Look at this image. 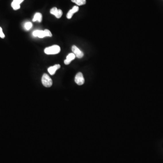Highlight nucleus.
Wrapping results in <instances>:
<instances>
[{"instance_id": "16", "label": "nucleus", "mask_w": 163, "mask_h": 163, "mask_svg": "<svg viewBox=\"0 0 163 163\" xmlns=\"http://www.w3.org/2000/svg\"><path fill=\"white\" fill-rule=\"evenodd\" d=\"M24 1V0H13V1L20 4Z\"/></svg>"}, {"instance_id": "4", "label": "nucleus", "mask_w": 163, "mask_h": 163, "mask_svg": "<svg viewBox=\"0 0 163 163\" xmlns=\"http://www.w3.org/2000/svg\"><path fill=\"white\" fill-rule=\"evenodd\" d=\"M50 12L51 14L55 15L57 18H60L62 16V11L60 9H58L56 7L52 8L50 11Z\"/></svg>"}, {"instance_id": "12", "label": "nucleus", "mask_w": 163, "mask_h": 163, "mask_svg": "<svg viewBox=\"0 0 163 163\" xmlns=\"http://www.w3.org/2000/svg\"><path fill=\"white\" fill-rule=\"evenodd\" d=\"M11 7L14 10H18L20 8V4L13 1L11 3Z\"/></svg>"}, {"instance_id": "14", "label": "nucleus", "mask_w": 163, "mask_h": 163, "mask_svg": "<svg viewBox=\"0 0 163 163\" xmlns=\"http://www.w3.org/2000/svg\"><path fill=\"white\" fill-rule=\"evenodd\" d=\"M44 33H45V36H52V34L48 30H44Z\"/></svg>"}, {"instance_id": "15", "label": "nucleus", "mask_w": 163, "mask_h": 163, "mask_svg": "<svg viewBox=\"0 0 163 163\" xmlns=\"http://www.w3.org/2000/svg\"><path fill=\"white\" fill-rule=\"evenodd\" d=\"M5 36L4 34L3 33V31H2V29L1 27H0V37L2 39H3L4 38Z\"/></svg>"}, {"instance_id": "2", "label": "nucleus", "mask_w": 163, "mask_h": 163, "mask_svg": "<svg viewBox=\"0 0 163 163\" xmlns=\"http://www.w3.org/2000/svg\"><path fill=\"white\" fill-rule=\"evenodd\" d=\"M41 81L43 85L46 88L51 87L53 84V81L51 78L46 73L43 74Z\"/></svg>"}, {"instance_id": "10", "label": "nucleus", "mask_w": 163, "mask_h": 163, "mask_svg": "<svg viewBox=\"0 0 163 163\" xmlns=\"http://www.w3.org/2000/svg\"><path fill=\"white\" fill-rule=\"evenodd\" d=\"M42 14L40 13H36L34 16L33 19V21L34 22H36V21H38L39 22H41L42 21Z\"/></svg>"}, {"instance_id": "1", "label": "nucleus", "mask_w": 163, "mask_h": 163, "mask_svg": "<svg viewBox=\"0 0 163 163\" xmlns=\"http://www.w3.org/2000/svg\"><path fill=\"white\" fill-rule=\"evenodd\" d=\"M60 50L61 49L59 45H54L46 48L44 49V53L47 55H56L60 52Z\"/></svg>"}, {"instance_id": "5", "label": "nucleus", "mask_w": 163, "mask_h": 163, "mask_svg": "<svg viewBox=\"0 0 163 163\" xmlns=\"http://www.w3.org/2000/svg\"><path fill=\"white\" fill-rule=\"evenodd\" d=\"M72 51L75 55L76 57L77 58H82L84 56V54L83 52L81 51L75 45H73L72 47Z\"/></svg>"}, {"instance_id": "11", "label": "nucleus", "mask_w": 163, "mask_h": 163, "mask_svg": "<svg viewBox=\"0 0 163 163\" xmlns=\"http://www.w3.org/2000/svg\"><path fill=\"white\" fill-rule=\"evenodd\" d=\"M71 1L79 6L85 5L86 3V0H71Z\"/></svg>"}, {"instance_id": "3", "label": "nucleus", "mask_w": 163, "mask_h": 163, "mask_svg": "<svg viewBox=\"0 0 163 163\" xmlns=\"http://www.w3.org/2000/svg\"><path fill=\"white\" fill-rule=\"evenodd\" d=\"M75 82L77 85H82L84 84L85 80L82 73L79 72L76 74L75 77Z\"/></svg>"}, {"instance_id": "13", "label": "nucleus", "mask_w": 163, "mask_h": 163, "mask_svg": "<svg viewBox=\"0 0 163 163\" xmlns=\"http://www.w3.org/2000/svg\"><path fill=\"white\" fill-rule=\"evenodd\" d=\"M32 26L33 25L32 24V23L30 22L26 23L25 25V28H26V30H30Z\"/></svg>"}, {"instance_id": "8", "label": "nucleus", "mask_w": 163, "mask_h": 163, "mask_svg": "<svg viewBox=\"0 0 163 163\" xmlns=\"http://www.w3.org/2000/svg\"><path fill=\"white\" fill-rule=\"evenodd\" d=\"M75 57H76V56L73 53H70L67 55L66 59L65 60L64 63L66 65H69L72 60L75 59Z\"/></svg>"}, {"instance_id": "6", "label": "nucleus", "mask_w": 163, "mask_h": 163, "mask_svg": "<svg viewBox=\"0 0 163 163\" xmlns=\"http://www.w3.org/2000/svg\"><path fill=\"white\" fill-rule=\"evenodd\" d=\"M79 10V7L77 6H74L69 11L67 14V18L70 19L72 18L73 14L76 12H77Z\"/></svg>"}, {"instance_id": "7", "label": "nucleus", "mask_w": 163, "mask_h": 163, "mask_svg": "<svg viewBox=\"0 0 163 163\" xmlns=\"http://www.w3.org/2000/svg\"><path fill=\"white\" fill-rule=\"evenodd\" d=\"M60 68V65H56L50 67L48 69V71L49 74L51 75H54L55 73V72L57 70L59 69Z\"/></svg>"}, {"instance_id": "9", "label": "nucleus", "mask_w": 163, "mask_h": 163, "mask_svg": "<svg viewBox=\"0 0 163 163\" xmlns=\"http://www.w3.org/2000/svg\"><path fill=\"white\" fill-rule=\"evenodd\" d=\"M33 35L34 36L38 37L40 38H43L45 36V33L44 30H36L34 31L33 33Z\"/></svg>"}]
</instances>
